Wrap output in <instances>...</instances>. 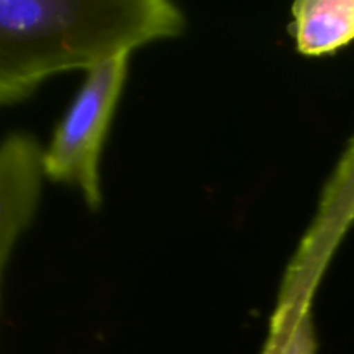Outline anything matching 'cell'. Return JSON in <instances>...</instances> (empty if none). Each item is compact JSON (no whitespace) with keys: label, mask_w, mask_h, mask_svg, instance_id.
I'll return each instance as SVG.
<instances>
[{"label":"cell","mask_w":354,"mask_h":354,"mask_svg":"<svg viewBox=\"0 0 354 354\" xmlns=\"http://www.w3.org/2000/svg\"><path fill=\"white\" fill-rule=\"evenodd\" d=\"M44 147L28 131L0 138V308L2 286L14 248L31 227L44 189Z\"/></svg>","instance_id":"3"},{"label":"cell","mask_w":354,"mask_h":354,"mask_svg":"<svg viewBox=\"0 0 354 354\" xmlns=\"http://www.w3.org/2000/svg\"><path fill=\"white\" fill-rule=\"evenodd\" d=\"M185 24L168 0H0V107L59 73L178 37Z\"/></svg>","instance_id":"1"},{"label":"cell","mask_w":354,"mask_h":354,"mask_svg":"<svg viewBox=\"0 0 354 354\" xmlns=\"http://www.w3.org/2000/svg\"><path fill=\"white\" fill-rule=\"evenodd\" d=\"M292 17L296 47L306 57L332 54L354 40V0H299Z\"/></svg>","instance_id":"4"},{"label":"cell","mask_w":354,"mask_h":354,"mask_svg":"<svg viewBox=\"0 0 354 354\" xmlns=\"http://www.w3.org/2000/svg\"><path fill=\"white\" fill-rule=\"evenodd\" d=\"M128 64L130 54H121L90 68L44 147L45 178L76 187L92 211L102 204L100 156L124 88Z\"/></svg>","instance_id":"2"},{"label":"cell","mask_w":354,"mask_h":354,"mask_svg":"<svg viewBox=\"0 0 354 354\" xmlns=\"http://www.w3.org/2000/svg\"><path fill=\"white\" fill-rule=\"evenodd\" d=\"M263 354H317V335L310 313L301 310L292 320L277 322Z\"/></svg>","instance_id":"5"}]
</instances>
